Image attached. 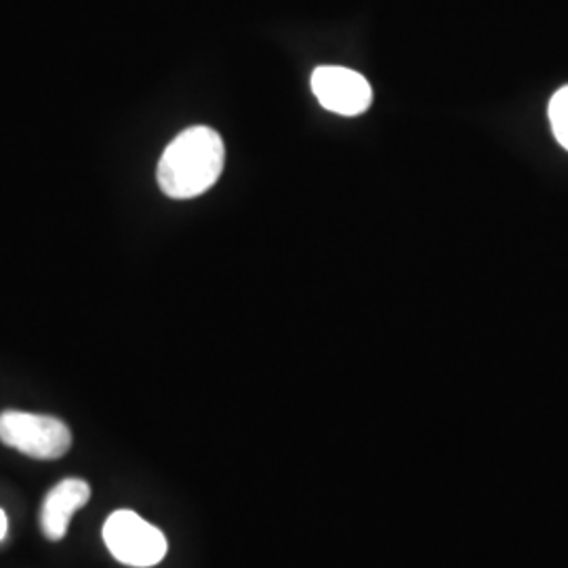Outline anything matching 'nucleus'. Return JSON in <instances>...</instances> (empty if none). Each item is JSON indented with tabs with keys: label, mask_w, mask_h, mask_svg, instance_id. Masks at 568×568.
I'll return each mask as SVG.
<instances>
[{
	"label": "nucleus",
	"mask_w": 568,
	"mask_h": 568,
	"mask_svg": "<svg viewBox=\"0 0 568 568\" xmlns=\"http://www.w3.org/2000/svg\"><path fill=\"white\" fill-rule=\"evenodd\" d=\"M91 499V487L81 478H65L51 488L42 501V535L49 541H61L68 535L72 516Z\"/></svg>",
	"instance_id": "obj_5"
},
{
	"label": "nucleus",
	"mask_w": 568,
	"mask_h": 568,
	"mask_svg": "<svg viewBox=\"0 0 568 568\" xmlns=\"http://www.w3.org/2000/svg\"><path fill=\"white\" fill-rule=\"evenodd\" d=\"M7 530H9V520H7L4 509H0V541L7 537Z\"/></svg>",
	"instance_id": "obj_7"
},
{
	"label": "nucleus",
	"mask_w": 568,
	"mask_h": 568,
	"mask_svg": "<svg viewBox=\"0 0 568 568\" xmlns=\"http://www.w3.org/2000/svg\"><path fill=\"white\" fill-rule=\"evenodd\" d=\"M0 440L32 459H60L72 447V434L58 417L23 410L0 413Z\"/></svg>",
	"instance_id": "obj_2"
},
{
	"label": "nucleus",
	"mask_w": 568,
	"mask_h": 568,
	"mask_svg": "<svg viewBox=\"0 0 568 568\" xmlns=\"http://www.w3.org/2000/svg\"><path fill=\"white\" fill-rule=\"evenodd\" d=\"M222 135L204 124L182 131L164 148L156 180L169 199L187 201L211 190L224 173Z\"/></svg>",
	"instance_id": "obj_1"
},
{
	"label": "nucleus",
	"mask_w": 568,
	"mask_h": 568,
	"mask_svg": "<svg viewBox=\"0 0 568 568\" xmlns=\"http://www.w3.org/2000/svg\"><path fill=\"white\" fill-rule=\"evenodd\" d=\"M549 122L558 143L568 150V87H562L549 102Z\"/></svg>",
	"instance_id": "obj_6"
},
{
	"label": "nucleus",
	"mask_w": 568,
	"mask_h": 568,
	"mask_svg": "<svg viewBox=\"0 0 568 568\" xmlns=\"http://www.w3.org/2000/svg\"><path fill=\"white\" fill-rule=\"evenodd\" d=\"M103 541L119 562L135 568L159 565L169 549L163 530L131 509H119L108 516Z\"/></svg>",
	"instance_id": "obj_3"
},
{
	"label": "nucleus",
	"mask_w": 568,
	"mask_h": 568,
	"mask_svg": "<svg viewBox=\"0 0 568 568\" xmlns=\"http://www.w3.org/2000/svg\"><path fill=\"white\" fill-rule=\"evenodd\" d=\"M312 91L325 110L339 116L365 114L373 103V89L365 77L342 65L316 68Z\"/></svg>",
	"instance_id": "obj_4"
}]
</instances>
